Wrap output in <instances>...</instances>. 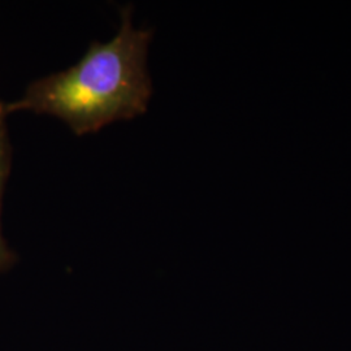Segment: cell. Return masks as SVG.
Masks as SVG:
<instances>
[{"label":"cell","mask_w":351,"mask_h":351,"mask_svg":"<svg viewBox=\"0 0 351 351\" xmlns=\"http://www.w3.org/2000/svg\"><path fill=\"white\" fill-rule=\"evenodd\" d=\"M151 40L152 30L134 25L133 8L126 5L113 38L90 45L75 65L30 82L19 99L4 103V111L53 116L75 136L138 117L152 97Z\"/></svg>","instance_id":"obj_1"},{"label":"cell","mask_w":351,"mask_h":351,"mask_svg":"<svg viewBox=\"0 0 351 351\" xmlns=\"http://www.w3.org/2000/svg\"><path fill=\"white\" fill-rule=\"evenodd\" d=\"M8 114L4 111V103L0 101V274L7 272L17 263V254L11 249L1 230V208L7 181L12 168V145L7 126Z\"/></svg>","instance_id":"obj_2"}]
</instances>
